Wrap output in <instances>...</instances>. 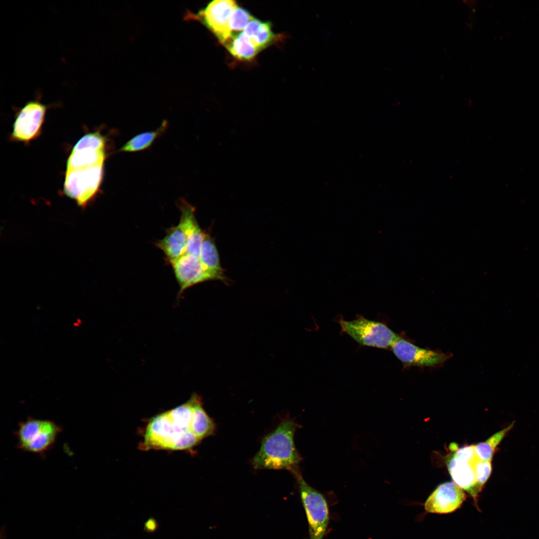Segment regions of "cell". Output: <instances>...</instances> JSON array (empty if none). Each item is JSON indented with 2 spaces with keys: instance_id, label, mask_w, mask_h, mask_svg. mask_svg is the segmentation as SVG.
I'll return each instance as SVG.
<instances>
[{
  "instance_id": "cell-1",
  "label": "cell",
  "mask_w": 539,
  "mask_h": 539,
  "mask_svg": "<svg viewBox=\"0 0 539 539\" xmlns=\"http://www.w3.org/2000/svg\"><path fill=\"white\" fill-rule=\"evenodd\" d=\"M299 425L291 419H283L263 439L259 451L252 460L256 469L299 470L302 458L297 451L294 435Z\"/></svg>"
},
{
  "instance_id": "cell-2",
  "label": "cell",
  "mask_w": 539,
  "mask_h": 539,
  "mask_svg": "<svg viewBox=\"0 0 539 539\" xmlns=\"http://www.w3.org/2000/svg\"><path fill=\"white\" fill-rule=\"evenodd\" d=\"M201 441L192 431L177 423L167 411L149 420L141 447L146 450H185L194 447Z\"/></svg>"
},
{
  "instance_id": "cell-3",
  "label": "cell",
  "mask_w": 539,
  "mask_h": 539,
  "mask_svg": "<svg viewBox=\"0 0 539 539\" xmlns=\"http://www.w3.org/2000/svg\"><path fill=\"white\" fill-rule=\"evenodd\" d=\"M61 431L62 427L52 421L28 417L19 423L15 432L16 446L42 455L53 446Z\"/></svg>"
},
{
  "instance_id": "cell-4",
  "label": "cell",
  "mask_w": 539,
  "mask_h": 539,
  "mask_svg": "<svg viewBox=\"0 0 539 539\" xmlns=\"http://www.w3.org/2000/svg\"><path fill=\"white\" fill-rule=\"evenodd\" d=\"M337 322L342 332L363 346L390 349L399 336L386 324L366 318L362 315H357L352 320H346L340 317Z\"/></svg>"
},
{
  "instance_id": "cell-5",
  "label": "cell",
  "mask_w": 539,
  "mask_h": 539,
  "mask_svg": "<svg viewBox=\"0 0 539 539\" xmlns=\"http://www.w3.org/2000/svg\"><path fill=\"white\" fill-rule=\"evenodd\" d=\"M450 447L453 453L446 459L449 472L454 482L473 498L477 504V497L482 489L477 478V468L481 460L478 457L474 445L458 448L454 444Z\"/></svg>"
},
{
  "instance_id": "cell-6",
  "label": "cell",
  "mask_w": 539,
  "mask_h": 539,
  "mask_svg": "<svg viewBox=\"0 0 539 539\" xmlns=\"http://www.w3.org/2000/svg\"><path fill=\"white\" fill-rule=\"evenodd\" d=\"M104 163L66 169L63 191L68 197L85 208L99 191L103 176Z\"/></svg>"
},
{
  "instance_id": "cell-7",
  "label": "cell",
  "mask_w": 539,
  "mask_h": 539,
  "mask_svg": "<svg viewBox=\"0 0 539 539\" xmlns=\"http://www.w3.org/2000/svg\"><path fill=\"white\" fill-rule=\"evenodd\" d=\"M291 473L296 480L307 517L310 539H323L329 522L326 500L321 493L305 482L299 470Z\"/></svg>"
},
{
  "instance_id": "cell-8",
  "label": "cell",
  "mask_w": 539,
  "mask_h": 539,
  "mask_svg": "<svg viewBox=\"0 0 539 539\" xmlns=\"http://www.w3.org/2000/svg\"><path fill=\"white\" fill-rule=\"evenodd\" d=\"M390 350L405 368L438 366L452 357L450 353L418 346L400 335Z\"/></svg>"
},
{
  "instance_id": "cell-9",
  "label": "cell",
  "mask_w": 539,
  "mask_h": 539,
  "mask_svg": "<svg viewBox=\"0 0 539 539\" xmlns=\"http://www.w3.org/2000/svg\"><path fill=\"white\" fill-rule=\"evenodd\" d=\"M47 108L38 99L27 102L16 115L11 135L13 139L28 142L38 136Z\"/></svg>"
},
{
  "instance_id": "cell-10",
  "label": "cell",
  "mask_w": 539,
  "mask_h": 539,
  "mask_svg": "<svg viewBox=\"0 0 539 539\" xmlns=\"http://www.w3.org/2000/svg\"><path fill=\"white\" fill-rule=\"evenodd\" d=\"M237 6L233 0H215L201 10L197 17L218 38L226 44L232 38L229 21L231 15Z\"/></svg>"
},
{
  "instance_id": "cell-11",
  "label": "cell",
  "mask_w": 539,
  "mask_h": 539,
  "mask_svg": "<svg viewBox=\"0 0 539 539\" xmlns=\"http://www.w3.org/2000/svg\"><path fill=\"white\" fill-rule=\"evenodd\" d=\"M105 139L99 132L82 136L73 147L68 158L66 169L104 163Z\"/></svg>"
},
{
  "instance_id": "cell-12",
  "label": "cell",
  "mask_w": 539,
  "mask_h": 539,
  "mask_svg": "<svg viewBox=\"0 0 539 539\" xmlns=\"http://www.w3.org/2000/svg\"><path fill=\"white\" fill-rule=\"evenodd\" d=\"M466 499L464 490L454 482L439 485L424 504L426 512L436 514L452 513L458 509Z\"/></svg>"
},
{
  "instance_id": "cell-13",
  "label": "cell",
  "mask_w": 539,
  "mask_h": 539,
  "mask_svg": "<svg viewBox=\"0 0 539 539\" xmlns=\"http://www.w3.org/2000/svg\"><path fill=\"white\" fill-rule=\"evenodd\" d=\"M171 265L180 287L178 296L191 286L212 279L195 257L185 254Z\"/></svg>"
},
{
  "instance_id": "cell-14",
  "label": "cell",
  "mask_w": 539,
  "mask_h": 539,
  "mask_svg": "<svg viewBox=\"0 0 539 539\" xmlns=\"http://www.w3.org/2000/svg\"><path fill=\"white\" fill-rule=\"evenodd\" d=\"M181 215L179 224L187 239L186 254L199 259L200 249L205 234L200 228L195 217L194 208L187 203L180 206Z\"/></svg>"
},
{
  "instance_id": "cell-15",
  "label": "cell",
  "mask_w": 539,
  "mask_h": 539,
  "mask_svg": "<svg viewBox=\"0 0 539 539\" xmlns=\"http://www.w3.org/2000/svg\"><path fill=\"white\" fill-rule=\"evenodd\" d=\"M187 239L181 226L170 227L166 231L165 237L156 243V246L164 254L168 262L172 264L185 255Z\"/></svg>"
},
{
  "instance_id": "cell-16",
  "label": "cell",
  "mask_w": 539,
  "mask_h": 539,
  "mask_svg": "<svg viewBox=\"0 0 539 539\" xmlns=\"http://www.w3.org/2000/svg\"><path fill=\"white\" fill-rule=\"evenodd\" d=\"M199 260L212 279L224 278L216 247L212 238L207 234H205L201 245Z\"/></svg>"
},
{
  "instance_id": "cell-17",
  "label": "cell",
  "mask_w": 539,
  "mask_h": 539,
  "mask_svg": "<svg viewBox=\"0 0 539 539\" xmlns=\"http://www.w3.org/2000/svg\"><path fill=\"white\" fill-rule=\"evenodd\" d=\"M194 400L192 429L201 440L214 434L216 426L214 420L208 415L203 407L200 396L196 393L192 395Z\"/></svg>"
},
{
  "instance_id": "cell-18",
  "label": "cell",
  "mask_w": 539,
  "mask_h": 539,
  "mask_svg": "<svg viewBox=\"0 0 539 539\" xmlns=\"http://www.w3.org/2000/svg\"><path fill=\"white\" fill-rule=\"evenodd\" d=\"M243 32L259 51L271 44L276 38L270 22L255 18L248 24Z\"/></svg>"
},
{
  "instance_id": "cell-19",
  "label": "cell",
  "mask_w": 539,
  "mask_h": 539,
  "mask_svg": "<svg viewBox=\"0 0 539 539\" xmlns=\"http://www.w3.org/2000/svg\"><path fill=\"white\" fill-rule=\"evenodd\" d=\"M226 45L229 52L241 60H251L259 51L244 32L233 35Z\"/></svg>"
},
{
  "instance_id": "cell-20",
  "label": "cell",
  "mask_w": 539,
  "mask_h": 539,
  "mask_svg": "<svg viewBox=\"0 0 539 539\" xmlns=\"http://www.w3.org/2000/svg\"><path fill=\"white\" fill-rule=\"evenodd\" d=\"M513 426L514 423H512L492 435L484 442L474 445L475 451L478 457L482 461L491 462L496 448Z\"/></svg>"
},
{
  "instance_id": "cell-21",
  "label": "cell",
  "mask_w": 539,
  "mask_h": 539,
  "mask_svg": "<svg viewBox=\"0 0 539 539\" xmlns=\"http://www.w3.org/2000/svg\"><path fill=\"white\" fill-rule=\"evenodd\" d=\"M166 125V123L164 122L155 131L145 132L135 136L127 141L120 150L123 152H136L147 148L164 131Z\"/></svg>"
},
{
  "instance_id": "cell-22",
  "label": "cell",
  "mask_w": 539,
  "mask_h": 539,
  "mask_svg": "<svg viewBox=\"0 0 539 539\" xmlns=\"http://www.w3.org/2000/svg\"><path fill=\"white\" fill-rule=\"evenodd\" d=\"M254 17L246 9L238 6L233 10L229 21L230 28L232 30L240 31L245 28Z\"/></svg>"
}]
</instances>
